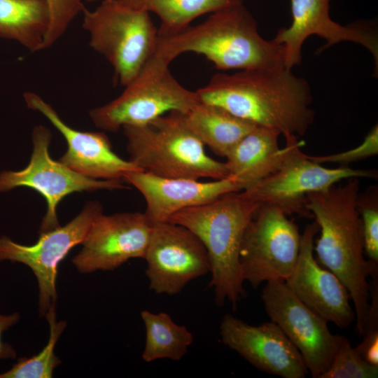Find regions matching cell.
<instances>
[{
    "label": "cell",
    "mask_w": 378,
    "mask_h": 378,
    "mask_svg": "<svg viewBox=\"0 0 378 378\" xmlns=\"http://www.w3.org/2000/svg\"><path fill=\"white\" fill-rule=\"evenodd\" d=\"M195 92L199 102L275 130L286 141L304 136L315 118L308 81L285 66L218 72Z\"/></svg>",
    "instance_id": "cell-1"
},
{
    "label": "cell",
    "mask_w": 378,
    "mask_h": 378,
    "mask_svg": "<svg viewBox=\"0 0 378 378\" xmlns=\"http://www.w3.org/2000/svg\"><path fill=\"white\" fill-rule=\"evenodd\" d=\"M307 195V209L319 227L314 250L316 260L332 272L353 301L356 330L362 337L370 306V266L365 258L362 224L357 207L360 182L350 178Z\"/></svg>",
    "instance_id": "cell-2"
},
{
    "label": "cell",
    "mask_w": 378,
    "mask_h": 378,
    "mask_svg": "<svg viewBox=\"0 0 378 378\" xmlns=\"http://www.w3.org/2000/svg\"><path fill=\"white\" fill-rule=\"evenodd\" d=\"M186 52L204 56L220 71L285 66L282 46L262 37L244 4L212 13L195 26L158 33L154 56L170 63Z\"/></svg>",
    "instance_id": "cell-3"
},
{
    "label": "cell",
    "mask_w": 378,
    "mask_h": 378,
    "mask_svg": "<svg viewBox=\"0 0 378 378\" xmlns=\"http://www.w3.org/2000/svg\"><path fill=\"white\" fill-rule=\"evenodd\" d=\"M239 192L183 209L168 220L184 226L201 240L209 258V286L214 288L215 302L221 307L228 301L233 309L245 296L239 259L242 238L260 205Z\"/></svg>",
    "instance_id": "cell-4"
},
{
    "label": "cell",
    "mask_w": 378,
    "mask_h": 378,
    "mask_svg": "<svg viewBox=\"0 0 378 378\" xmlns=\"http://www.w3.org/2000/svg\"><path fill=\"white\" fill-rule=\"evenodd\" d=\"M186 114L172 111L144 125L123 127L130 160L141 171L163 178L227 177L225 162L206 154Z\"/></svg>",
    "instance_id": "cell-5"
},
{
    "label": "cell",
    "mask_w": 378,
    "mask_h": 378,
    "mask_svg": "<svg viewBox=\"0 0 378 378\" xmlns=\"http://www.w3.org/2000/svg\"><path fill=\"white\" fill-rule=\"evenodd\" d=\"M82 14L90 47L111 65L115 80L125 86L155 52L158 29L150 13L119 0H103L92 10L85 7Z\"/></svg>",
    "instance_id": "cell-6"
},
{
    "label": "cell",
    "mask_w": 378,
    "mask_h": 378,
    "mask_svg": "<svg viewBox=\"0 0 378 378\" xmlns=\"http://www.w3.org/2000/svg\"><path fill=\"white\" fill-rule=\"evenodd\" d=\"M169 64L153 55L118 97L90 110L96 127L115 132L125 126L146 125L167 113L191 111L199 103L195 92L174 77Z\"/></svg>",
    "instance_id": "cell-7"
},
{
    "label": "cell",
    "mask_w": 378,
    "mask_h": 378,
    "mask_svg": "<svg viewBox=\"0 0 378 378\" xmlns=\"http://www.w3.org/2000/svg\"><path fill=\"white\" fill-rule=\"evenodd\" d=\"M288 153L281 164L272 174L239 192L243 197L279 207L288 216L312 217L307 209V195L327 189L350 178L377 177L372 169H356L340 166L327 168L300 150L303 143L298 139L286 141Z\"/></svg>",
    "instance_id": "cell-8"
},
{
    "label": "cell",
    "mask_w": 378,
    "mask_h": 378,
    "mask_svg": "<svg viewBox=\"0 0 378 378\" xmlns=\"http://www.w3.org/2000/svg\"><path fill=\"white\" fill-rule=\"evenodd\" d=\"M278 206L260 204L248 223L239 250L244 281L253 288L287 280L296 265L301 234L298 225Z\"/></svg>",
    "instance_id": "cell-9"
},
{
    "label": "cell",
    "mask_w": 378,
    "mask_h": 378,
    "mask_svg": "<svg viewBox=\"0 0 378 378\" xmlns=\"http://www.w3.org/2000/svg\"><path fill=\"white\" fill-rule=\"evenodd\" d=\"M52 134L43 125H36L31 133L33 151L28 165L22 170L0 172V193L20 186L38 191L47 202V211L39 233L60 226L56 209L66 195L80 191L127 189L123 180H96L83 176L49 154Z\"/></svg>",
    "instance_id": "cell-10"
},
{
    "label": "cell",
    "mask_w": 378,
    "mask_h": 378,
    "mask_svg": "<svg viewBox=\"0 0 378 378\" xmlns=\"http://www.w3.org/2000/svg\"><path fill=\"white\" fill-rule=\"evenodd\" d=\"M261 298L270 320L299 351L312 377L321 378L344 337L332 334L328 322L300 301L285 281L266 282Z\"/></svg>",
    "instance_id": "cell-11"
},
{
    "label": "cell",
    "mask_w": 378,
    "mask_h": 378,
    "mask_svg": "<svg viewBox=\"0 0 378 378\" xmlns=\"http://www.w3.org/2000/svg\"><path fill=\"white\" fill-rule=\"evenodd\" d=\"M102 214V206L95 201L88 202L82 211L64 226L41 233L31 246L13 241L0 235V261L8 260L28 266L34 272L38 286V312L45 316L55 307L56 277L59 262L76 245L82 244L94 219Z\"/></svg>",
    "instance_id": "cell-12"
},
{
    "label": "cell",
    "mask_w": 378,
    "mask_h": 378,
    "mask_svg": "<svg viewBox=\"0 0 378 378\" xmlns=\"http://www.w3.org/2000/svg\"><path fill=\"white\" fill-rule=\"evenodd\" d=\"M144 259L149 287L158 294L176 295L190 281L210 272L201 240L184 226L169 221L151 226Z\"/></svg>",
    "instance_id": "cell-13"
},
{
    "label": "cell",
    "mask_w": 378,
    "mask_h": 378,
    "mask_svg": "<svg viewBox=\"0 0 378 378\" xmlns=\"http://www.w3.org/2000/svg\"><path fill=\"white\" fill-rule=\"evenodd\" d=\"M151 225L144 213L99 214L72 262L83 274L113 270L132 258H144Z\"/></svg>",
    "instance_id": "cell-14"
},
{
    "label": "cell",
    "mask_w": 378,
    "mask_h": 378,
    "mask_svg": "<svg viewBox=\"0 0 378 378\" xmlns=\"http://www.w3.org/2000/svg\"><path fill=\"white\" fill-rule=\"evenodd\" d=\"M331 0H290L292 21L288 27L281 28L272 39L282 46L284 65L292 69L301 64L302 47L305 41L316 35L326 41L318 49H325L344 41L363 46L372 55L374 71L378 66V36L369 25L353 23L342 25L332 20L330 15Z\"/></svg>",
    "instance_id": "cell-15"
},
{
    "label": "cell",
    "mask_w": 378,
    "mask_h": 378,
    "mask_svg": "<svg viewBox=\"0 0 378 378\" xmlns=\"http://www.w3.org/2000/svg\"><path fill=\"white\" fill-rule=\"evenodd\" d=\"M318 232L316 221L306 226L301 234L296 265L285 281L309 309L328 322L346 328L356 321L355 312L344 284L314 258V237Z\"/></svg>",
    "instance_id": "cell-16"
},
{
    "label": "cell",
    "mask_w": 378,
    "mask_h": 378,
    "mask_svg": "<svg viewBox=\"0 0 378 378\" xmlns=\"http://www.w3.org/2000/svg\"><path fill=\"white\" fill-rule=\"evenodd\" d=\"M220 335L223 344L261 371L283 378H304L309 372L299 351L272 321L252 326L227 314Z\"/></svg>",
    "instance_id": "cell-17"
},
{
    "label": "cell",
    "mask_w": 378,
    "mask_h": 378,
    "mask_svg": "<svg viewBox=\"0 0 378 378\" xmlns=\"http://www.w3.org/2000/svg\"><path fill=\"white\" fill-rule=\"evenodd\" d=\"M23 97L27 107L43 115L66 140L67 150L59 161L71 170L96 180H123L127 172L141 171L132 162L123 160L113 152L105 133L72 128L33 92H25Z\"/></svg>",
    "instance_id": "cell-18"
},
{
    "label": "cell",
    "mask_w": 378,
    "mask_h": 378,
    "mask_svg": "<svg viewBox=\"0 0 378 378\" xmlns=\"http://www.w3.org/2000/svg\"><path fill=\"white\" fill-rule=\"evenodd\" d=\"M123 181L136 188L146 200V217L151 225L164 223L178 211L210 202L230 192L241 191L227 176L213 181L189 178H163L142 171L125 174Z\"/></svg>",
    "instance_id": "cell-19"
},
{
    "label": "cell",
    "mask_w": 378,
    "mask_h": 378,
    "mask_svg": "<svg viewBox=\"0 0 378 378\" xmlns=\"http://www.w3.org/2000/svg\"><path fill=\"white\" fill-rule=\"evenodd\" d=\"M280 133L257 126L246 134L226 156L228 176L241 190L274 172L285 159L289 146H279Z\"/></svg>",
    "instance_id": "cell-20"
},
{
    "label": "cell",
    "mask_w": 378,
    "mask_h": 378,
    "mask_svg": "<svg viewBox=\"0 0 378 378\" xmlns=\"http://www.w3.org/2000/svg\"><path fill=\"white\" fill-rule=\"evenodd\" d=\"M186 118L190 129L201 142L225 158L257 127L223 108L200 102L186 114Z\"/></svg>",
    "instance_id": "cell-21"
},
{
    "label": "cell",
    "mask_w": 378,
    "mask_h": 378,
    "mask_svg": "<svg viewBox=\"0 0 378 378\" xmlns=\"http://www.w3.org/2000/svg\"><path fill=\"white\" fill-rule=\"evenodd\" d=\"M50 15L46 0H0V38L31 52L43 50Z\"/></svg>",
    "instance_id": "cell-22"
},
{
    "label": "cell",
    "mask_w": 378,
    "mask_h": 378,
    "mask_svg": "<svg viewBox=\"0 0 378 378\" xmlns=\"http://www.w3.org/2000/svg\"><path fill=\"white\" fill-rule=\"evenodd\" d=\"M141 317L146 328V342L142 359L146 363L160 359L179 360L193 343L188 329L175 323L165 312L143 310Z\"/></svg>",
    "instance_id": "cell-23"
},
{
    "label": "cell",
    "mask_w": 378,
    "mask_h": 378,
    "mask_svg": "<svg viewBox=\"0 0 378 378\" xmlns=\"http://www.w3.org/2000/svg\"><path fill=\"white\" fill-rule=\"evenodd\" d=\"M138 9L155 13L161 21L158 33L181 30L197 18L243 4L244 0H119Z\"/></svg>",
    "instance_id": "cell-24"
},
{
    "label": "cell",
    "mask_w": 378,
    "mask_h": 378,
    "mask_svg": "<svg viewBox=\"0 0 378 378\" xmlns=\"http://www.w3.org/2000/svg\"><path fill=\"white\" fill-rule=\"evenodd\" d=\"M49 323L48 342L43 350L30 358H20L8 370L0 373V378H51L61 361L55 354V347L66 323L56 321L55 307L45 316Z\"/></svg>",
    "instance_id": "cell-25"
},
{
    "label": "cell",
    "mask_w": 378,
    "mask_h": 378,
    "mask_svg": "<svg viewBox=\"0 0 378 378\" xmlns=\"http://www.w3.org/2000/svg\"><path fill=\"white\" fill-rule=\"evenodd\" d=\"M377 188H369L358 195L357 207L360 214L364 253L370 268H378V199Z\"/></svg>",
    "instance_id": "cell-26"
},
{
    "label": "cell",
    "mask_w": 378,
    "mask_h": 378,
    "mask_svg": "<svg viewBox=\"0 0 378 378\" xmlns=\"http://www.w3.org/2000/svg\"><path fill=\"white\" fill-rule=\"evenodd\" d=\"M378 366L365 360L344 337L329 368L321 378H375Z\"/></svg>",
    "instance_id": "cell-27"
},
{
    "label": "cell",
    "mask_w": 378,
    "mask_h": 378,
    "mask_svg": "<svg viewBox=\"0 0 378 378\" xmlns=\"http://www.w3.org/2000/svg\"><path fill=\"white\" fill-rule=\"evenodd\" d=\"M46 1L50 10V23L43 43V50L55 44L85 8L83 0Z\"/></svg>",
    "instance_id": "cell-28"
},
{
    "label": "cell",
    "mask_w": 378,
    "mask_h": 378,
    "mask_svg": "<svg viewBox=\"0 0 378 378\" xmlns=\"http://www.w3.org/2000/svg\"><path fill=\"white\" fill-rule=\"evenodd\" d=\"M378 153V127L374 126L359 146L343 152L327 155H308L312 160L322 163L338 164L348 167L350 164L377 155Z\"/></svg>",
    "instance_id": "cell-29"
},
{
    "label": "cell",
    "mask_w": 378,
    "mask_h": 378,
    "mask_svg": "<svg viewBox=\"0 0 378 378\" xmlns=\"http://www.w3.org/2000/svg\"><path fill=\"white\" fill-rule=\"evenodd\" d=\"M20 318L18 312L10 314H0V360L14 359L17 354L13 346L2 340V334L15 326Z\"/></svg>",
    "instance_id": "cell-30"
},
{
    "label": "cell",
    "mask_w": 378,
    "mask_h": 378,
    "mask_svg": "<svg viewBox=\"0 0 378 378\" xmlns=\"http://www.w3.org/2000/svg\"><path fill=\"white\" fill-rule=\"evenodd\" d=\"M88 1H97V0H87Z\"/></svg>",
    "instance_id": "cell-31"
}]
</instances>
